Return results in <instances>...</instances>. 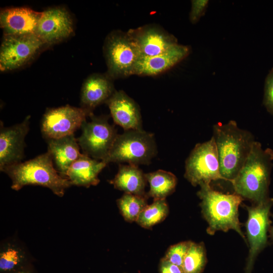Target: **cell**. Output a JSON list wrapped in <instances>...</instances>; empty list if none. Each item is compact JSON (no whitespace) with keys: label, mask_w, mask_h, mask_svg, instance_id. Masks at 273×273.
<instances>
[{"label":"cell","mask_w":273,"mask_h":273,"mask_svg":"<svg viewBox=\"0 0 273 273\" xmlns=\"http://www.w3.org/2000/svg\"><path fill=\"white\" fill-rule=\"evenodd\" d=\"M213 131L221 175L232 183L248 157L254 137L250 131L239 128L234 120L214 124Z\"/></svg>","instance_id":"1"},{"label":"cell","mask_w":273,"mask_h":273,"mask_svg":"<svg viewBox=\"0 0 273 273\" xmlns=\"http://www.w3.org/2000/svg\"><path fill=\"white\" fill-rule=\"evenodd\" d=\"M273 150L263 149L255 141L250 152L232 184L235 193L254 204L268 198V187L272 166Z\"/></svg>","instance_id":"2"},{"label":"cell","mask_w":273,"mask_h":273,"mask_svg":"<svg viewBox=\"0 0 273 273\" xmlns=\"http://www.w3.org/2000/svg\"><path fill=\"white\" fill-rule=\"evenodd\" d=\"M2 171L11 178V188L15 191L25 186L37 185L48 188L61 197L65 190L72 186L69 180L60 175L55 168L48 151L32 159L7 167Z\"/></svg>","instance_id":"3"},{"label":"cell","mask_w":273,"mask_h":273,"mask_svg":"<svg viewBox=\"0 0 273 273\" xmlns=\"http://www.w3.org/2000/svg\"><path fill=\"white\" fill-rule=\"evenodd\" d=\"M197 195L201 200L202 215L208 224L206 231L209 235L233 230L247 243L239 219V206L244 200L242 197L235 193L226 194L216 191L210 185L200 186Z\"/></svg>","instance_id":"4"},{"label":"cell","mask_w":273,"mask_h":273,"mask_svg":"<svg viewBox=\"0 0 273 273\" xmlns=\"http://www.w3.org/2000/svg\"><path fill=\"white\" fill-rule=\"evenodd\" d=\"M153 134L141 129L125 130L118 134L107 157L103 160L110 162H127L138 166L148 164L157 154Z\"/></svg>","instance_id":"5"},{"label":"cell","mask_w":273,"mask_h":273,"mask_svg":"<svg viewBox=\"0 0 273 273\" xmlns=\"http://www.w3.org/2000/svg\"><path fill=\"white\" fill-rule=\"evenodd\" d=\"M103 53L107 66V74L112 79L133 75L134 67L142 56L127 32L114 30L105 38Z\"/></svg>","instance_id":"6"},{"label":"cell","mask_w":273,"mask_h":273,"mask_svg":"<svg viewBox=\"0 0 273 273\" xmlns=\"http://www.w3.org/2000/svg\"><path fill=\"white\" fill-rule=\"evenodd\" d=\"M184 176L193 186L210 185L212 181L224 180L220 173L218 153L212 136L206 142L197 144L192 150L185 162Z\"/></svg>","instance_id":"7"},{"label":"cell","mask_w":273,"mask_h":273,"mask_svg":"<svg viewBox=\"0 0 273 273\" xmlns=\"http://www.w3.org/2000/svg\"><path fill=\"white\" fill-rule=\"evenodd\" d=\"M48 47L35 34L3 35L0 48V70L11 71L31 62Z\"/></svg>","instance_id":"8"},{"label":"cell","mask_w":273,"mask_h":273,"mask_svg":"<svg viewBox=\"0 0 273 273\" xmlns=\"http://www.w3.org/2000/svg\"><path fill=\"white\" fill-rule=\"evenodd\" d=\"M91 120L81 125L82 133L77 142L83 154L103 161L109 153L118 135L114 125L108 122L107 115L97 116L92 114Z\"/></svg>","instance_id":"9"},{"label":"cell","mask_w":273,"mask_h":273,"mask_svg":"<svg viewBox=\"0 0 273 273\" xmlns=\"http://www.w3.org/2000/svg\"><path fill=\"white\" fill-rule=\"evenodd\" d=\"M273 199L268 198L252 206L245 205L248 216L246 222V234L249 244L245 273H251L256 257L267 244L270 210Z\"/></svg>","instance_id":"10"},{"label":"cell","mask_w":273,"mask_h":273,"mask_svg":"<svg viewBox=\"0 0 273 273\" xmlns=\"http://www.w3.org/2000/svg\"><path fill=\"white\" fill-rule=\"evenodd\" d=\"M93 114L81 107L66 105L48 109L43 115L41 131L46 139H59L74 134L87 117Z\"/></svg>","instance_id":"11"},{"label":"cell","mask_w":273,"mask_h":273,"mask_svg":"<svg viewBox=\"0 0 273 273\" xmlns=\"http://www.w3.org/2000/svg\"><path fill=\"white\" fill-rule=\"evenodd\" d=\"M73 19L63 7L50 8L42 12L35 34L47 46L59 43L73 33Z\"/></svg>","instance_id":"12"},{"label":"cell","mask_w":273,"mask_h":273,"mask_svg":"<svg viewBox=\"0 0 273 273\" xmlns=\"http://www.w3.org/2000/svg\"><path fill=\"white\" fill-rule=\"evenodd\" d=\"M27 116L23 122L5 127L1 121L0 170L22 162L26 146L25 138L29 130V119Z\"/></svg>","instance_id":"13"},{"label":"cell","mask_w":273,"mask_h":273,"mask_svg":"<svg viewBox=\"0 0 273 273\" xmlns=\"http://www.w3.org/2000/svg\"><path fill=\"white\" fill-rule=\"evenodd\" d=\"M126 32L144 57L160 55L178 44L175 37L156 25H146L130 29Z\"/></svg>","instance_id":"14"},{"label":"cell","mask_w":273,"mask_h":273,"mask_svg":"<svg viewBox=\"0 0 273 273\" xmlns=\"http://www.w3.org/2000/svg\"><path fill=\"white\" fill-rule=\"evenodd\" d=\"M42 12L28 7H10L1 10L0 25L4 35L35 34Z\"/></svg>","instance_id":"15"},{"label":"cell","mask_w":273,"mask_h":273,"mask_svg":"<svg viewBox=\"0 0 273 273\" xmlns=\"http://www.w3.org/2000/svg\"><path fill=\"white\" fill-rule=\"evenodd\" d=\"M190 52V47L178 43L160 55L142 56L134 67L133 75H157L184 60Z\"/></svg>","instance_id":"16"},{"label":"cell","mask_w":273,"mask_h":273,"mask_svg":"<svg viewBox=\"0 0 273 273\" xmlns=\"http://www.w3.org/2000/svg\"><path fill=\"white\" fill-rule=\"evenodd\" d=\"M105 103L115 123L124 130L142 129L140 108L124 92L115 90Z\"/></svg>","instance_id":"17"},{"label":"cell","mask_w":273,"mask_h":273,"mask_svg":"<svg viewBox=\"0 0 273 273\" xmlns=\"http://www.w3.org/2000/svg\"><path fill=\"white\" fill-rule=\"evenodd\" d=\"M112 79L107 74L94 73L84 81L80 92V106L91 112L115 92Z\"/></svg>","instance_id":"18"},{"label":"cell","mask_w":273,"mask_h":273,"mask_svg":"<svg viewBox=\"0 0 273 273\" xmlns=\"http://www.w3.org/2000/svg\"><path fill=\"white\" fill-rule=\"evenodd\" d=\"M50 154L58 172L63 177L72 163L82 155L74 134L59 139H46Z\"/></svg>","instance_id":"19"},{"label":"cell","mask_w":273,"mask_h":273,"mask_svg":"<svg viewBox=\"0 0 273 273\" xmlns=\"http://www.w3.org/2000/svg\"><path fill=\"white\" fill-rule=\"evenodd\" d=\"M107 164L83 153L70 166L66 177L72 185L88 188L100 182L98 175Z\"/></svg>","instance_id":"20"},{"label":"cell","mask_w":273,"mask_h":273,"mask_svg":"<svg viewBox=\"0 0 273 273\" xmlns=\"http://www.w3.org/2000/svg\"><path fill=\"white\" fill-rule=\"evenodd\" d=\"M147 181L145 173L138 166L128 164L120 165L117 173L109 182L124 193L148 197L145 191Z\"/></svg>","instance_id":"21"},{"label":"cell","mask_w":273,"mask_h":273,"mask_svg":"<svg viewBox=\"0 0 273 273\" xmlns=\"http://www.w3.org/2000/svg\"><path fill=\"white\" fill-rule=\"evenodd\" d=\"M150 185V190L147 193L148 197L154 200L165 199L175 189L177 178L172 173L163 170L145 173Z\"/></svg>","instance_id":"22"},{"label":"cell","mask_w":273,"mask_h":273,"mask_svg":"<svg viewBox=\"0 0 273 273\" xmlns=\"http://www.w3.org/2000/svg\"><path fill=\"white\" fill-rule=\"evenodd\" d=\"M26 258V250L18 242L14 240L6 242L1 247V271L11 272L18 269Z\"/></svg>","instance_id":"23"},{"label":"cell","mask_w":273,"mask_h":273,"mask_svg":"<svg viewBox=\"0 0 273 273\" xmlns=\"http://www.w3.org/2000/svg\"><path fill=\"white\" fill-rule=\"evenodd\" d=\"M168 213L169 207L165 199L154 200L143 210L136 222L143 228L150 229L163 221Z\"/></svg>","instance_id":"24"},{"label":"cell","mask_w":273,"mask_h":273,"mask_svg":"<svg viewBox=\"0 0 273 273\" xmlns=\"http://www.w3.org/2000/svg\"><path fill=\"white\" fill-rule=\"evenodd\" d=\"M147 196L124 193L117 200L120 212L127 222L136 221L138 218L147 204Z\"/></svg>","instance_id":"25"},{"label":"cell","mask_w":273,"mask_h":273,"mask_svg":"<svg viewBox=\"0 0 273 273\" xmlns=\"http://www.w3.org/2000/svg\"><path fill=\"white\" fill-rule=\"evenodd\" d=\"M206 263L204 244L192 242L181 267L183 273H202Z\"/></svg>","instance_id":"26"},{"label":"cell","mask_w":273,"mask_h":273,"mask_svg":"<svg viewBox=\"0 0 273 273\" xmlns=\"http://www.w3.org/2000/svg\"><path fill=\"white\" fill-rule=\"evenodd\" d=\"M192 243L191 241H186L170 246L163 258L181 267L184 260Z\"/></svg>","instance_id":"27"},{"label":"cell","mask_w":273,"mask_h":273,"mask_svg":"<svg viewBox=\"0 0 273 273\" xmlns=\"http://www.w3.org/2000/svg\"><path fill=\"white\" fill-rule=\"evenodd\" d=\"M263 104L267 112L273 115V67L265 79Z\"/></svg>","instance_id":"28"},{"label":"cell","mask_w":273,"mask_h":273,"mask_svg":"<svg viewBox=\"0 0 273 273\" xmlns=\"http://www.w3.org/2000/svg\"><path fill=\"white\" fill-rule=\"evenodd\" d=\"M191 2L192 7L189 15V19L192 24H195L205 14L209 1L193 0Z\"/></svg>","instance_id":"29"},{"label":"cell","mask_w":273,"mask_h":273,"mask_svg":"<svg viewBox=\"0 0 273 273\" xmlns=\"http://www.w3.org/2000/svg\"><path fill=\"white\" fill-rule=\"evenodd\" d=\"M160 273H183L181 268L163 258H161L159 264Z\"/></svg>","instance_id":"30"},{"label":"cell","mask_w":273,"mask_h":273,"mask_svg":"<svg viewBox=\"0 0 273 273\" xmlns=\"http://www.w3.org/2000/svg\"><path fill=\"white\" fill-rule=\"evenodd\" d=\"M10 273H29V272L25 270L19 268L18 269L11 271L10 272Z\"/></svg>","instance_id":"31"},{"label":"cell","mask_w":273,"mask_h":273,"mask_svg":"<svg viewBox=\"0 0 273 273\" xmlns=\"http://www.w3.org/2000/svg\"><path fill=\"white\" fill-rule=\"evenodd\" d=\"M269 237L273 242V225L270 228L269 230Z\"/></svg>","instance_id":"32"}]
</instances>
